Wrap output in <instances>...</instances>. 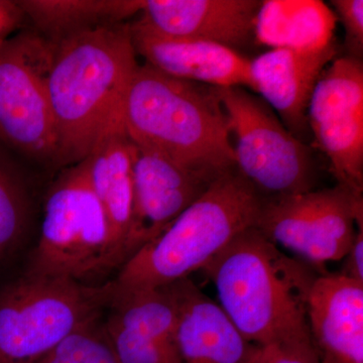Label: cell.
<instances>
[{"instance_id": "25", "label": "cell", "mask_w": 363, "mask_h": 363, "mask_svg": "<svg viewBox=\"0 0 363 363\" xmlns=\"http://www.w3.org/2000/svg\"><path fill=\"white\" fill-rule=\"evenodd\" d=\"M259 348L266 363H321L310 336L286 339Z\"/></svg>"}, {"instance_id": "1", "label": "cell", "mask_w": 363, "mask_h": 363, "mask_svg": "<svg viewBox=\"0 0 363 363\" xmlns=\"http://www.w3.org/2000/svg\"><path fill=\"white\" fill-rule=\"evenodd\" d=\"M138 67L130 23L90 28L55 44L48 92L56 164L82 162L123 121L124 98Z\"/></svg>"}, {"instance_id": "3", "label": "cell", "mask_w": 363, "mask_h": 363, "mask_svg": "<svg viewBox=\"0 0 363 363\" xmlns=\"http://www.w3.org/2000/svg\"><path fill=\"white\" fill-rule=\"evenodd\" d=\"M202 271L216 286L222 311L248 342L264 347L310 336L307 303L316 277L257 227L238 234Z\"/></svg>"}, {"instance_id": "20", "label": "cell", "mask_w": 363, "mask_h": 363, "mask_svg": "<svg viewBox=\"0 0 363 363\" xmlns=\"http://www.w3.org/2000/svg\"><path fill=\"white\" fill-rule=\"evenodd\" d=\"M114 284V281H113ZM108 318L128 330L176 341L179 301L175 284L157 288H113Z\"/></svg>"}, {"instance_id": "13", "label": "cell", "mask_w": 363, "mask_h": 363, "mask_svg": "<svg viewBox=\"0 0 363 363\" xmlns=\"http://www.w3.org/2000/svg\"><path fill=\"white\" fill-rule=\"evenodd\" d=\"M338 57L337 45L316 52L271 49L250 60L252 91L302 142L309 138L308 107L320 77Z\"/></svg>"}, {"instance_id": "4", "label": "cell", "mask_w": 363, "mask_h": 363, "mask_svg": "<svg viewBox=\"0 0 363 363\" xmlns=\"http://www.w3.org/2000/svg\"><path fill=\"white\" fill-rule=\"evenodd\" d=\"M262 197L233 169L209 189L155 240L121 267V290L157 288L202 269L241 233L257 226Z\"/></svg>"}, {"instance_id": "17", "label": "cell", "mask_w": 363, "mask_h": 363, "mask_svg": "<svg viewBox=\"0 0 363 363\" xmlns=\"http://www.w3.org/2000/svg\"><path fill=\"white\" fill-rule=\"evenodd\" d=\"M82 162L126 260L133 203V143L126 135L123 121H117L101 136Z\"/></svg>"}, {"instance_id": "19", "label": "cell", "mask_w": 363, "mask_h": 363, "mask_svg": "<svg viewBox=\"0 0 363 363\" xmlns=\"http://www.w3.org/2000/svg\"><path fill=\"white\" fill-rule=\"evenodd\" d=\"M18 4L33 30L56 44L83 30L123 23L140 13L143 0H23Z\"/></svg>"}, {"instance_id": "14", "label": "cell", "mask_w": 363, "mask_h": 363, "mask_svg": "<svg viewBox=\"0 0 363 363\" xmlns=\"http://www.w3.org/2000/svg\"><path fill=\"white\" fill-rule=\"evenodd\" d=\"M136 55L162 74L216 88L252 89L250 60L238 51L205 40L171 39L130 23Z\"/></svg>"}, {"instance_id": "8", "label": "cell", "mask_w": 363, "mask_h": 363, "mask_svg": "<svg viewBox=\"0 0 363 363\" xmlns=\"http://www.w3.org/2000/svg\"><path fill=\"white\" fill-rule=\"evenodd\" d=\"M55 44L23 30L0 49V142L56 164L57 138L48 92Z\"/></svg>"}, {"instance_id": "12", "label": "cell", "mask_w": 363, "mask_h": 363, "mask_svg": "<svg viewBox=\"0 0 363 363\" xmlns=\"http://www.w3.org/2000/svg\"><path fill=\"white\" fill-rule=\"evenodd\" d=\"M262 0H143L136 23L171 39L205 40L235 50L255 43Z\"/></svg>"}, {"instance_id": "21", "label": "cell", "mask_w": 363, "mask_h": 363, "mask_svg": "<svg viewBox=\"0 0 363 363\" xmlns=\"http://www.w3.org/2000/svg\"><path fill=\"white\" fill-rule=\"evenodd\" d=\"M38 363H118L101 315L79 326Z\"/></svg>"}, {"instance_id": "16", "label": "cell", "mask_w": 363, "mask_h": 363, "mask_svg": "<svg viewBox=\"0 0 363 363\" xmlns=\"http://www.w3.org/2000/svg\"><path fill=\"white\" fill-rule=\"evenodd\" d=\"M175 284L179 301L176 345L181 363H252L259 346L248 342L220 306L190 279Z\"/></svg>"}, {"instance_id": "2", "label": "cell", "mask_w": 363, "mask_h": 363, "mask_svg": "<svg viewBox=\"0 0 363 363\" xmlns=\"http://www.w3.org/2000/svg\"><path fill=\"white\" fill-rule=\"evenodd\" d=\"M123 118L131 142L184 168L212 180L235 169L228 119L215 87L138 65Z\"/></svg>"}, {"instance_id": "22", "label": "cell", "mask_w": 363, "mask_h": 363, "mask_svg": "<svg viewBox=\"0 0 363 363\" xmlns=\"http://www.w3.org/2000/svg\"><path fill=\"white\" fill-rule=\"evenodd\" d=\"M30 219V203L26 189L0 157V259L21 242Z\"/></svg>"}, {"instance_id": "10", "label": "cell", "mask_w": 363, "mask_h": 363, "mask_svg": "<svg viewBox=\"0 0 363 363\" xmlns=\"http://www.w3.org/2000/svg\"><path fill=\"white\" fill-rule=\"evenodd\" d=\"M308 125L334 178L355 197L363 193V62L337 57L318 81Z\"/></svg>"}, {"instance_id": "15", "label": "cell", "mask_w": 363, "mask_h": 363, "mask_svg": "<svg viewBox=\"0 0 363 363\" xmlns=\"http://www.w3.org/2000/svg\"><path fill=\"white\" fill-rule=\"evenodd\" d=\"M307 321L321 363H363V284L341 274L316 277Z\"/></svg>"}, {"instance_id": "9", "label": "cell", "mask_w": 363, "mask_h": 363, "mask_svg": "<svg viewBox=\"0 0 363 363\" xmlns=\"http://www.w3.org/2000/svg\"><path fill=\"white\" fill-rule=\"evenodd\" d=\"M255 227L277 247L322 266L343 259L363 228V198L336 185L264 199Z\"/></svg>"}, {"instance_id": "7", "label": "cell", "mask_w": 363, "mask_h": 363, "mask_svg": "<svg viewBox=\"0 0 363 363\" xmlns=\"http://www.w3.org/2000/svg\"><path fill=\"white\" fill-rule=\"evenodd\" d=\"M216 92L228 119L236 171L253 189L264 199L314 190L316 171L307 143L245 88H216Z\"/></svg>"}, {"instance_id": "24", "label": "cell", "mask_w": 363, "mask_h": 363, "mask_svg": "<svg viewBox=\"0 0 363 363\" xmlns=\"http://www.w3.org/2000/svg\"><path fill=\"white\" fill-rule=\"evenodd\" d=\"M337 21L344 28V56L362 61L363 1L362 0H332Z\"/></svg>"}, {"instance_id": "26", "label": "cell", "mask_w": 363, "mask_h": 363, "mask_svg": "<svg viewBox=\"0 0 363 363\" xmlns=\"http://www.w3.org/2000/svg\"><path fill=\"white\" fill-rule=\"evenodd\" d=\"M26 20L18 1L0 0V49Z\"/></svg>"}, {"instance_id": "27", "label": "cell", "mask_w": 363, "mask_h": 363, "mask_svg": "<svg viewBox=\"0 0 363 363\" xmlns=\"http://www.w3.org/2000/svg\"><path fill=\"white\" fill-rule=\"evenodd\" d=\"M343 259V269L339 274L363 284V228L357 229L352 245Z\"/></svg>"}, {"instance_id": "6", "label": "cell", "mask_w": 363, "mask_h": 363, "mask_svg": "<svg viewBox=\"0 0 363 363\" xmlns=\"http://www.w3.org/2000/svg\"><path fill=\"white\" fill-rule=\"evenodd\" d=\"M113 281L26 274L0 290V363H38L111 305Z\"/></svg>"}, {"instance_id": "5", "label": "cell", "mask_w": 363, "mask_h": 363, "mask_svg": "<svg viewBox=\"0 0 363 363\" xmlns=\"http://www.w3.org/2000/svg\"><path fill=\"white\" fill-rule=\"evenodd\" d=\"M125 262L82 162L50 189L28 274L94 285Z\"/></svg>"}, {"instance_id": "18", "label": "cell", "mask_w": 363, "mask_h": 363, "mask_svg": "<svg viewBox=\"0 0 363 363\" xmlns=\"http://www.w3.org/2000/svg\"><path fill=\"white\" fill-rule=\"evenodd\" d=\"M337 18L319 0H262L255 43L271 49L316 52L335 43Z\"/></svg>"}, {"instance_id": "28", "label": "cell", "mask_w": 363, "mask_h": 363, "mask_svg": "<svg viewBox=\"0 0 363 363\" xmlns=\"http://www.w3.org/2000/svg\"><path fill=\"white\" fill-rule=\"evenodd\" d=\"M252 363H266L264 362V359H262V355H260V348L259 352H257V357H255Z\"/></svg>"}, {"instance_id": "11", "label": "cell", "mask_w": 363, "mask_h": 363, "mask_svg": "<svg viewBox=\"0 0 363 363\" xmlns=\"http://www.w3.org/2000/svg\"><path fill=\"white\" fill-rule=\"evenodd\" d=\"M215 181L133 143V203L126 260L160 235Z\"/></svg>"}, {"instance_id": "23", "label": "cell", "mask_w": 363, "mask_h": 363, "mask_svg": "<svg viewBox=\"0 0 363 363\" xmlns=\"http://www.w3.org/2000/svg\"><path fill=\"white\" fill-rule=\"evenodd\" d=\"M105 326L118 363H181L176 341L128 330L111 318Z\"/></svg>"}]
</instances>
